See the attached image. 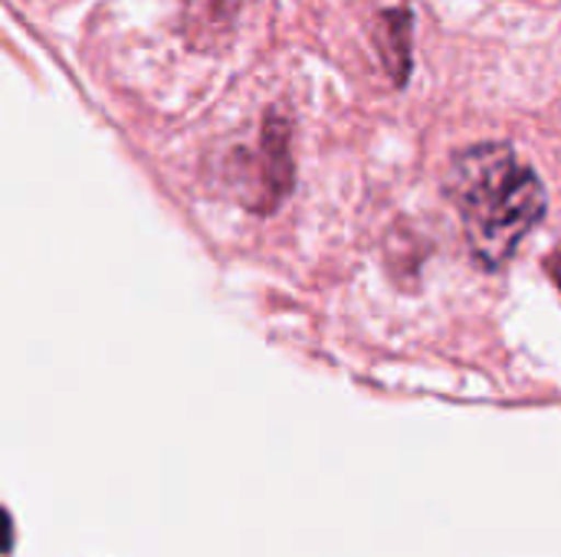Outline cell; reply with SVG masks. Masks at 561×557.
I'll list each match as a JSON object with an SVG mask.
<instances>
[{"label": "cell", "mask_w": 561, "mask_h": 557, "mask_svg": "<svg viewBox=\"0 0 561 557\" xmlns=\"http://www.w3.org/2000/svg\"><path fill=\"white\" fill-rule=\"evenodd\" d=\"M470 250L486 269H500L546 213V187L510 144H473L447 174Z\"/></svg>", "instance_id": "obj_1"}, {"label": "cell", "mask_w": 561, "mask_h": 557, "mask_svg": "<svg viewBox=\"0 0 561 557\" xmlns=\"http://www.w3.org/2000/svg\"><path fill=\"white\" fill-rule=\"evenodd\" d=\"M184 3V23H187V33L197 39V43H207V39H214L220 30H230L233 26V20L224 13V10H217L220 7V0H181ZM224 3H230V0H224Z\"/></svg>", "instance_id": "obj_2"}, {"label": "cell", "mask_w": 561, "mask_h": 557, "mask_svg": "<svg viewBox=\"0 0 561 557\" xmlns=\"http://www.w3.org/2000/svg\"><path fill=\"white\" fill-rule=\"evenodd\" d=\"M549 272H552V279L559 282V289H561V243L556 246V253L549 256Z\"/></svg>", "instance_id": "obj_3"}]
</instances>
